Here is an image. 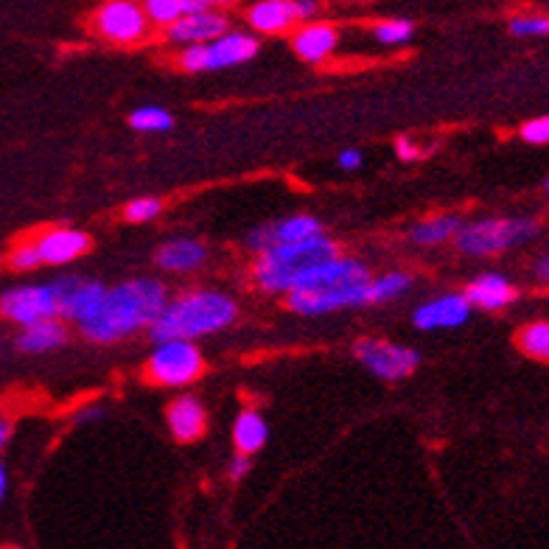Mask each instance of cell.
Returning <instances> with one entry per match:
<instances>
[{
  "instance_id": "6da1fadb",
  "label": "cell",
  "mask_w": 549,
  "mask_h": 549,
  "mask_svg": "<svg viewBox=\"0 0 549 549\" xmlns=\"http://www.w3.org/2000/svg\"><path fill=\"white\" fill-rule=\"evenodd\" d=\"M163 306H166L163 283L152 278L121 283L104 292L99 309L93 311L85 323H79V328L93 342H115L155 323Z\"/></svg>"
},
{
  "instance_id": "7a4b0ae2",
  "label": "cell",
  "mask_w": 549,
  "mask_h": 549,
  "mask_svg": "<svg viewBox=\"0 0 549 549\" xmlns=\"http://www.w3.org/2000/svg\"><path fill=\"white\" fill-rule=\"evenodd\" d=\"M370 272L353 258H328L309 269L289 292V306L303 317L331 314L367 303Z\"/></svg>"
},
{
  "instance_id": "3957f363",
  "label": "cell",
  "mask_w": 549,
  "mask_h": 549,
  "mask_svg": "<svg viewBox=\"0 0 549 549\" xmlns=\"http://www.w3.org/2000/svg\"><path fill=\"white\" fill-rule=\"evenodd\" d=\"M236 320V303L222 292H191L177 297L174 303H166L155 323L149 325L155 342L166 339H197L205 334H216Z\"/></svg>"
},
{
  "instance_id": "277c9868",
  "label": "cell",
  "mask_w": 549,
  "mask_h": 549,
  "mask_svg": "<svg viewBox=\"0 0 549 549\" xmlns=\"http://www.w3.org/2000/svg\"><path fill=\"white\" fill-rule=\"evenodd\" d=\"M334 255H337V244L325 239L323 233L303 241L275 244L269 250H261V255H258L255 283L267 292H275V295H283V292L289 295L309 269L334 258Z\"/></svg>"
},
{
  "instance_id": "5b68a950",
  "label": "cell",
  "mask_w": 549,
  "mask_h": 549,
  "mask_svg": "<svg viewBox=\"0 0 549 549\" xmlns=\"http://www.w3.org/2000/svg\"><path fill=\"white\" fill-rule=\"evenodd\" d=\"M535 230H538V225L533 219H485V222L460 227L454 233V239L463 253L493 255L533 239Z\"/></svg>"
},
{
  "instance_id": "8992f818",
  "label": "cell",
  "mask_w": 549,
  "mask_h": 549,
  "mask_svg": "<svg viewBox=\"0 0 549 549\" xmlns=\"http://www.w3.org/2000/svg\"><path fill=\"white\" fill-rule=\"evenodd\" d=\"M258 54V43L250 34H239V31H230V34H219L211 43H199L185 48L183 54V68L185 71H222V68H233L241 65L247 59H253Z\"/></svg>"
},
{
  "instance_id": "52a82bcc",
  "label": "cell",
  "mask_w": 549,
  "mask_h": 549,
  "mask_svg": "<svg viewBox=\"0 0 549 549\" xmlns=\"http://www.w3.org/2000/svg\"><path fill=\"white\" fill-rule=\"evenodd\" d=\"M202 365V353L191 339H166L149 356V376L166 387H183L199 379Z\"/></svg>"
},
{
  "instance_id": "ba28073f",
  "label": "cell",
  "mask_w": 549,
  "mask_h": 549,
  "mask_svg": "<svg viewBox=\"0 0 549 549\" xmlns=\"http://www.w3.org/2000/svg\"><path fill=\"white\" fill-rule=\"evenodd\" d=\"M356 356L359 362L384 381H401L418 367L421 356L412 348H401L393 342H381V339H365L356 345Z\"/></svg>"
},
{
  "instance_id": "9c48e42d",
  "label": "cell",
  "mask_w": 549,
  "mask_h": 549,
  "mask_svg": "<svg viewBox=\"0 0 549 549\" xmlns=\"http://www.w3.org/2000/svg\"><path fill=\"white\" fill-rule=\"evenodd\" d=\"M0 314L23 328L37 320L57 317V292L54 286H17L0 297Z\"/></svg>"
},
{
  "instance_id": "30bf717a",
  "label": "cell",
  "mask_w": 549,
  "mask_h": 549,
  "mask_svg": "<svg viewBox=\"0 0 549 549\" xmlns=\"http://www.w3.org/2000/svg\"><path fill=\"white\" fill-rule=\"evenodd\" d=\"M96 29L113 43H135L146 31V12L129 0H110L96 15Z\"/></svg>"
},
{
  "instance_id": "8fae6325",
  "label": "cell",
  "mask_w": 549,
  "mask_h": 549,
  "mask_svg": "<svg viewBox=\"0 0 549 549\" xmlns=\"http://www.w3.org/2000/svg\"><path fill=\"white\" fill-rule=\"evenodd\" d=\"M317 15V3L314 0H261L250 9V26L264 34L286 31L295 20Z\"/></svg>"
},
{
  "instance_id": "7c38bea8",
  "label": "cell",
  "mask_w": 549,
  "mask_h": 549,
  "mask_svg": "<svg viewBox=\"0 0 549 549\" xmlns=\"http://www.w3.org/2000/svg\"><path fill=\"white\" fill-rule=\"evenodd\" d=\"M57 292V311L68 320L85 323L93 311L99 309L101 297H104V286L96 281H82V278H62V281L51 283Z\"/></svg>"
},
{
  "instance_id": "4fadbf2b",
  "label": "cell",
  "mask_w": 549,
  "mask_h": 549,
  "mask_svg": "<svg viewBox=\"0 0 549 549\" xmlns=\"http://www.w3.org/2000/svg\"><path fill=\"white\" fill-rule=\"evenodd\" d=\"M471 314V303L465 295H443L437 300L423 303L415 311V325L421 331H437V328H457L463 325Z\"/></svg>"
},
{
  "instance_id": "5bb4252c",
  "label": "cell",
  "mask_w": 549,
  "mask_h": 549,
  "mask_svg": "<svg viewBox=\"0 0 549 549\" xmlns=\"http://www.w3.org/2000/svg\"><path fill=\"white\" fill-rule=\"evenodd\" d=\"M317 233H323V227H320V222L314 216H289V219H281L275 225L258 227L253 236H250V247L261 253V250H269L275 244L311 239Z\"/></svg>"
},
{
  "instance_id": "9a60e30c",
  "label": "cell",
  "mask_w": 549,
  "mask_h": 549,
  "mask_svg": "<svg viewBox=\"0 0 549 549\" xmlns=\"http://www.w3.org/2000/svg\"><path fill=\"white\" fill-rule=\"evenodd\" d=\"M227 31V20L222 15L213 12H194V15H183L180 20H174L169 26V37L174 43L183 45H199L211 43L219 34Z\"/></svg>"
},
{
  "instance_id": "2e32d148",
  "label": "cell",
  "mask_w": 549,
  "mask_h": 549,
  "mask_svg": "<svg viewBox=\"0 0 549 549\" xmlns=\"http://www.w3.org/2000/svg\"><path fill=\"white\" fill-rule=\"evenodd\" d=\"M90 239H87L82 230H71V227H59L45 233L43 239L37 241V250L43 264H71L73 258L87 253Z\"/></svg>"
},
{
  "instance_id": "e0dca14e",
  "label": "cell",
  "mask_w": 549,
  "mask_h": 549,
  "mask_svg": "<svg viewBox=\"0 0 549 549\" xmlns=\"http://www.w3.org/2000/svg\"><path fill=\"white\" fill-rule=\"evenodd\" d=\"M169 426L177 440L191 443V440H197V437L205 435L208 418H205V409H202V404H199L197 398L183 395V398H177L169 407Z\"/></svg>"
},
{
  "instance_id": "ac0fdd59",
  "label": "cell",
  "mask_w": 549,
  "mask_h": 549,
  "mask_svg": "<svg viewBox=\"0 0 549 549\" xmlns=\"http://www.w3.org/2000/svg\"><path fill=\"white\" fill-rule=\"evenodd\" d=\"M468 303L485 311H499L505 309L507 303L516 297V289L502 278V275H482L477 281L468 286Z\"/></svg>"
},
{
  "instance_id": "d6986e66",
  "label": "cell",
  "mask_w": 549,
  "mask_h": 549,
  "mask_svg": "<svg viewBox=\"0 0 549 549\" xmlns=\"http://www.w3.org/2000/svg\"><path fill=\"white\" fill-rule=\"evenodd\" d=\"M339 34L334 26H325V23H314V26H306L295 34L297 57L306 59V62H323L334 48H337Z\"/></svg>"
},
{
  "instance_id": "ffe728a7",
  "label": "cell",
  "mask_w": 549,
  "mask_h": 549,
  "mask_svg": "<svg viewBox=\"0 0 549 549\" xmlns=\"http://www.w3.org/2000/svg\"><path fill=\"white\" fill-rule=\"evenodd\" d=\"M205 261V247L194 239H174L166 241L157 250V264L169 272H191Z\"/></svg>"
},
{
  "instance_id": "44dd1931",
  "label": "cell",
  "mask_w": 549,
  "mask_h": 549,
  "mask_svg": "<svg viewBox=\"0 0 549 549\" xmlns=\"http://www.w3.org/2000/svg\"><path fill=\"white\" fill-rule=\"evenodd\" d=\"M65 337H68L65 328L54 317H48V320H37V323L26 325V331L20 337V348L29 353H45L51 348H59Z\"/></svg>"
},
{
  "instance_id": "7402d4cb",
  "label": "cell",
  "mask_w": 549,
  "mask_h": 549,
  "mask_svg": "<svg viewBox=\"0 0 549 549\" xmlns=\"http://www.w3.org/2000/svg\"><path fill=\"white\" fill-rule=\"evenodd\" d=\"M267 435H269L267 421H264L255 409L241 412L239 421H236V429H233V440H236L239 451H244V454L261 451V446L267 443Z\"/></svg>"
},
{
  "instance_id": "603a6c76",
  "label": "cell",
  "mask_w": 549,
  "mask_h": 549,
  "mask_svg": "<svg viewBox=\"0 0 549 549\" xmlns=\"http://www.w3.org/2000/svg\"><path fill=\"white\" fill-rule=\"evenodd\" d=\"M457 230H460V222L454 216H440V219H429V222L412 227V241L423 244V247H432V244H443L446 239H451Z\"/></svg>"
},
{
  "instance_id": "cb8c5ba5",
  "label": "cell",
  "mask_w": 549,
  "mask_h": 549,
  "mask_svg": "<svg viewBox=\"0 0 549 549\" xmlns=\"http://www.w3.org/2000/svg\"><path fill=\"white\" fill-rule=\"evenodd\" d=\"M409 286H412V278L404 275V272H390L379 281H370L367 286V303H384V300H395L398 295H404Z\"/></svg>"
},
{
  "instance_id": "d4e9b609",
  "label": "cell",
  "mask_w": 549,
  "mask_h": 549,
  "mask_svg": "<svg viewBox=\"0 0 549 549\" xmlns=\"http://www.w3.org/2000/svg\"><path fill=\"white\" fill-rule=\"evenodd\" d=\"M519 348L533 359L549 362V323H533L521 328Z\"/></svg>"
},
{
  "instance_id": "484cf974",
  "label": "cell",
  "mask_w": 549,
  "mask_h": 549,
  "mask_svg": "<svg viewBox=\"0 0 549 549\" xmlns=\"http://www.w3.org/2000/svg\"><path fill=\"white\" fill-rule=\"evenodd\" d=\"M132 127L138 129V132H166L174 124V118L166 110H160V107H141V110H135L132 113Z\"/></svg>"
},
{
  "instance_id": "4316f807",
  "label": "cell",
  "mask_w": 549,
  "mask_h": 549,
  "mask_svg": "<svg viewBox=\"0 0 549 549\" xmlns=\"http://www.w3.org/2000/svg\"><path fill=\"white\" fill-rule=\"evenodd\" d=\"M143 12H146L149 20H155L157 26H171L174 20L183 17L180 0H146L143 3Z\"/></svg>"
},
{
  "instance_id": "83f0119b",
  "label": "cell",
  "mask_w": 549,
  "mask_h": 549,
  "mask_svg": "<svg viewBox=\"0 0 549 549\" xmlns=\"http://www.w3.org/2000/svg\"><path fill=\"white\" fill-rule=\"evenodd\" d=\"M412 23L409 20H387V23H379L376 26V40L384 45H401L409 43L412 37Z\"/></svg>"
},
{
  "instance_id": "f1b7e54d",
  "label": "cell",
  "mask_w": 549,
  "mask_h": 549,
  "mask_svg": "<svg viewBox=\"0 0 549 549\" xmlns=\"http://www.w3.org/2000/svg\"><path fill=\"white\" fill-rule=\"evenodd\" d=\"M510 31L516 37H544L549 34V17H516L510 23Z\"/></svg>"
},
{
  "instance_id": "f546056e",
  "label": "cell",
  "mask_w": 549,
  "mask_h": 549,
  "mask_svg": "<svg viewBox=\"0 0 549 549\" xmlns=\"http://www.w3.org/2000/svg\"><path fill=\"white\" fill-rule=\"evenodd\" d=\"M160 199H135V202H129L127 205V219L129 222H152L157 213H160Z\"/></svg>"
},
{
  "instance_id": "4dcf8cb0",
  "label": "cell",
  "mask_w": 549,
  "mask_h": 549,
  "mask_svg": "<svg viewBox=\"0 0 549 549\" xmlns=\"http://www.w3.org/2000/svg\"><path fill=\"white\" fill-rule=\"evenodd\" d=\"M40 264H43V258H40L37 244H23V247H17L15 253H12V267L15 269L29 272V269L40 267Z\"/></svg>"
},
{
  "instance_id": "1f68e13d",
  "label": "cell",
  "mask_w": 549,
  "mask_h": 549,
  "mask_svg": "<svg viewBox=\"0 0 549 549\" xmlns=\"http://www.w3.org/2000/svg\"><path fill=\"white\" fill-rule=\"evenodd\" d=\"M521 138L527 143H549V115L544 118H535L530 124H524L521 129Z\"/></svg>"
},
{
  "instance_id": "d6a6232c",
  "label": "cell",
  "mask_w": 549,
  "mask_h": 549,
  "mask_svg": "<svg viewBox=\"0 0 549 549\" xmlns=\"http://www.w3.org/2000/svg\"><path fill=\"white\" fill-rule=\"evenodd\" d=\"M339 166H342L345 171L359 169V166H362V155H359L356 149H348V152H342V155H339Z\"/></svg>"
},
{
  "instance_id": "836d02e7",
  "label": "cell",
  "mask_w": 549,
  "mask_h": 549,
  "mask_svg": "<svg viewBox=\"0 0 549 549\" xmlns=\"http://www.w3.org/2000/svg\"><path fill=\"white\" fill-rule=\"evenodd\" d=\"M395 152H398L401 160H415V157H418V149H415V143L409 141V138H398V143H395Z\"/></svg>"
},
{
  "instance_id": "e575fe53",
  "label": "cell",
  "mask_w": 549,
  "mask_h": 549,
  "mask_svg": "<svg viewBox=\"0 0 549 549\" xmlns=\"http://www.w3.org/2000/svg\"><path fill=\"white\" fill-rule=\"evenodd\" d=\"M247 471H250V457H247V454H239V457L230 463V477L241 479Z\"/></svg>"
},
{
  "instance_id": "d590c367",
  "label": "cell",
  "mask_w": 549,
  "mask_h": 549,
  "mask_svg": "<svg viewBox=\"0 0 549 549\" xmlns=\"http://www.w3.org/2000/svg\"><path fill=\"white\" fill-rule=\"evenodd\" d=\"M211 3L208 0H180V9H183V15H194V12H205Z\"/></svg>"
},
{
  "instance_id": "8d00e7d4",
  "label": "cell",
  "mask_w": 549,
  "mask_h": 549,
  "mask_svg": "<svg viewBox=\"0 0 549 549\" xmlns=\"http://www.w3.org/2000/svg\"><path fill=\"white\" fill-rule=\"evenodd\" d=\"M535 272H538V278H541V281L549 283V255L538 261V269H535Z\"/></svg>"
},
{
  "instance_id": "74e56055",
  "label": "cell",
  "mask_w": 549,
  "mask_h": 549,
  "mask_svg": "<svg viewBox=\"0 0 549 549\" xmlns=\"http://www.w3.org/2000/svg\"><path fill=\"white\" fill-rule=\"evenodd\" d=\"M3 496H6V471L0 465V502H3Z\"/></svg>"
},
{
  "instance_id": "f35d334b",
  "label": "cell",
  "mask_w": 549,
  "mask_h": 549,
  "mask_svg": "<svg viewBox=\"0 0 549 549\" xmlns=\"http://www.w3.org/2000/svg\"><path fill=\"white\" fill-rule=\"evenodd\" d=\"M6 437H9V426L0 423V449H3V443H6Z\"/></svg>"
},
{
  "instance_id": "ab89813d",
  "label": "cell",
  "mask_w": 549,
  "mask_h": 549,
  "mask_svg": "<svg viewBox=\"0 0 549 549\" xmlns=\"http://www.w3.org/2000/svg\"><path fill=\"white\" fill-rule=\"evenodd\" d=\"M208 3H211V6H233L236 0H208Z\"/></svg>"
},
{
  "instance_id": "60d3db41",
  "label": "cell",
  "mask_w": 549,
  "mask_h": 549,
  "mask_svg": "<svg viewBox=\"0 0 549 549\" xmlns=\"http://www.w3.org/2000/svg\"><path fill=\"white\" fill-rule=\"evenodd\" d=\"M547 188H549V183H547Z\"/></svg>"
}]
</instances>
